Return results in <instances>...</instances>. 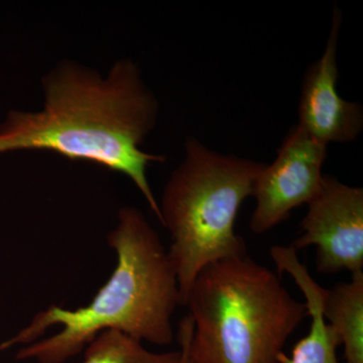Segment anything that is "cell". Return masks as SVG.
<instances>
[{"instance_id":"cell-8","label":"cell","mask_w":363,"mask_h":363,"mask_svg":"<svg viewBox=\"0 0 363 363\" xmlns=\"http://www.w3.org/2000/svg\"><path fill=\"white\" fill-rule=\"evenodd\" d=\"M292 247L274 245L269 250L279 274L292 277L305 297L308 316L311 317L309 332L293 348L292 357L285 363H339L337 348L341 345L335 332L325 321L323 298L326 289L312 278L307 267L298 259Z\"/></svg>"},{"instance_id":"cell-3","label":"cell","mask_w":363,"mask_h":363,"mask_svg":"<svg viewBox=\"0 0 363 363\" xmlns=\"http://www.w3.org/2000/svg\"><path fill=\"white\" fill-rule=\"evenodd\" d=\"M185 306L193 363H285L284 346L308 316L278 272L247 255L202 269Z\"/></svg>"},{"instance_id":"cell-2","label":"cell","mask_w":363,"mask_h":363,"mask_svg":"<svg viewBox=\"0 0 363 363\" xmlns=\"http://www.w3.org/2000/svg\"><path fill=\"white\" fill-rule=\"evenodd\" d=\"M106 240L116 253V266L89 304L75 310L50 306L0 343V352L23 345L18 360L65 363L105 330L155 345L173 342L172 318L181 306L180 290L159 234L140 210L128 206L121 208Z\"/></svg>"},{"instance_id":"cell-10","label":"cell","mask_w":363,"mask_h":363,"mask_svg":"<svg viewBox=\"0 0 363 363\" xmlns=\"http://www.w3.org/2000/svg\"><path fill=\"white\" fill-rule=\"evenodd\" d=\"M181 351L154 352L123 332L105 330L84 350L82 363H180Z\"/></svg>"},{"instance_id":"cell-11","label":"cell","mask_w":363,"mask_h":363,"mask_svg":"<svg viewBox=\"0 0 363 363\" xmlns=\"http://www.w3.org/2000/svg\"><path fill=\"white\" fill-rule=\"evenodd\" d=\"M193 329H194V322L190 315H187L181 320L179 323L178 341L180 344L181 362L180 363H193L191 358L190 350H189V344H190L191 337H192Z\"/></svg>"},{"instance_id":"cell-4","label":"cell","mask_w":363,"mask_h":363,"mask_svg":"<svg viewBox=\"0 0 363 363\" xmlns=\"http://www.w3.org/2000/svg\"><path fill=\"white\" fill-rule=\"evenodd\" d=\"M185 159L173 172L159 203L161 223L172 245L181 306L202 269L212 262L247 255L245 241L235 231L242 203L264 164L210 150L188 138Z\"/></svg>"},{"instance_id":"cell-7","label":"cell","mask_w":363,"mask_h":363,"mask_svg":"<svg viewBox=\"0 0 363 363\" xmlns=\"http://www.w3.org/2000/svg\"><path fill=\"white\" fill-rule=\"evenodd\" d=\"M342 14L334 7L330 35L321 58L306 72L298 105V125L328 145L350 143L363 128L362 104L338 94L337 48Z\"/></svg>"},{"instance_id":"cell-1","label":"cell","mask_w":363,"mask_h":363,"mask_svg":"<svg viewBox=\"0 0 363 363\" xmlns=\"http://www.w3.org/2000/svg\"><path fill=\"white\" fill-rule=\"evenodd\" d=\"M44 108L9 112L0 125V154L48 150L128 176L161 222L149 180L150 162L166 157L140 147L156 126L159 104L130 60L100 75L73 61L60 62L43 78Z\"/></svg>"},{"instance_id":"cell-5","label":"cell","mask_w":363,"mask_h":363,"mask_svg":"<svg viewBox=\"0 0 363 363\" xmlns=\"http://www.w3.org/2000/svg\"><path fill=\"white\" fill-rule=\"evenodd\" d=\"M302 234L291 247L298 252L316 247V269L325 274L363 269V189L324 176L321 188L308 203Z\"/></svg>"},{"instance_id":"cell-6","label":"cell","mask_w":363,"mask_h":363,"mask_svg":"<svg viewBox=\"0 0 363 363\" xmlns=\"http://www.w3.org/2000/svg\"><path fill=\"white\" fill-rule=\"evenodd\" d=\"M326 157V145L298 124L290 130L276 160L264 164L253 186V233H266L288 219L294 209L311 201L321 188Z\"/></svg>"},{"instance_id":"cell-9","label":"cell","mask_w":363,"mask_h":363,"mask_svg":"<svg viewBox=\"0 0 363 363\" xmlns=\"http://www.w3.org/2000/svg\"><path fill=\"white\" fill-rule=\"evenodd\" d=\"M323 316L344 346L346 363H363V272L326 290Z\"/></svg>"}]
</instances>
